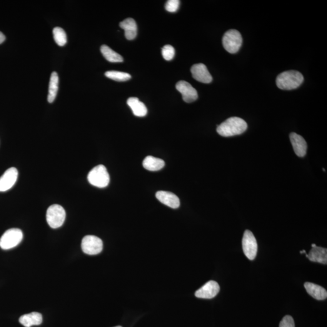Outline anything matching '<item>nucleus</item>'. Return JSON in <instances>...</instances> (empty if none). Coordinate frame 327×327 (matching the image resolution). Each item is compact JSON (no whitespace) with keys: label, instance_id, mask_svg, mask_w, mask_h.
Listing matches in <instances>:
<instances>
[{"label":"nucleus","instance_id":"obj_1","mask_svg":"<svg viewBox=\"0 0 327 327\" xmlns=\"http://www.w3.org/2000/svg\"><path fill=\"white\" fill-rule=\"evenodd\" d=\"M247 129V124L244 119L238 117H231L219 125L216 131L222 136L230 137L243 134Z\"/></svg>","mask_w":327,"mask_h":327},{"label":"nucleus","instance_id":"obj_2","mask_svg":"<svg viewBox=\"0 0 327 327\" xmlns=\"http://www.w3.org/2000/svg\"><path fill=\"white\" fill-rule=\"evenodd\" d=\"M303 81L304 77L300 72L288 71L283 72L277 77L276 83L278 88L290 91L298 88Z\"/></svg>","mask_w":327,"mask_h":327},{"label":"nucleus","instance_id":"obj_3","mask_svg":"<svg viewBox=\"0 0 327 327\" xmlns=\"http://www.w3.org/2000/svg\"><path fill=\"white\" fill-rule=\"evenodd\" d=\"M87 179L92 186L104 188L110 183V176L106 167L103 165H98L89 172Z\"/></svg>","mask_w":327,"mask_h":327},{"label":"nucleus","instance_id":"obj_4","mask_svg":"<svg viewBox=\"0 0 327 327\" xmlns=\"http://www.w3.org/2000/svg\"><path fill=\"white\" fill-rule=\"evenodd\" d=\"M66 211L58 204H54L47 209L46 220L52 229H58L64 224L66 219Z\"/></svg>","mask_w":327,"mask_h":327},{"label":"nucleus","instance_id":"obj_5","mask_svg":"<svg viewBox=\"0 0 327 327\" xmlns=\"http://www.w3.org/2000/svg\"><path fill=\"white\" fill-rule=\"evenodd\" d=\"M243 44V38L239 32L231 29L224 35L223 44L224 49L229 53L235 54L239 51Z\"/></svg>","mask_w":327,"mask_h":327},{"label":"nucleus","instance_id":"obj_6","mask_svg":"<svg viewBox=\"0 0 327 327\" xmlns=\"http://www.w3.org/2000/svg\"><path fill=\"white\" fill-rule=\"evenodd\" d=\"M23 233L19 229L7 230L0 238V247L3 250L14 248L21 243Z\"/></svg>","mask_w":327,"mask_h":327},{"label":"nucleus","instance_id":"obj_7","mask_svg":"<svg viewBox=\"0 0 327 327\" xmlns=\"http://www.w3.org/2000/svg\"><path fill=\"white\" fill-rule=\"evenodd\" d=\"M103 248V243L100 238L93 235H87L82 239L81 249L84 253L89 255H96L100 253Z\"/></svg>","mask_w":327,"mask_h":327},{"label":"nucleus","instance_id":"obj_8","mask_svg":"<svg viewBox=\"0 0 327 327\" xmlns=\"http://www.w3.org/2000/svg\"><path fill=\"white\" fill-rule=\"evenodd\" d=\"M243 249L244 254L249 260L253 261L255 259L258 252V244L254 234L251 231L244 232L243 242Z\"/></svg>","mask_w":327,"mask_h":327},{"label":"nucleus","instance_id":"obj_9","mask_svg":"<svg viewBox=\"0 0 327 327\" xmlns=\"http://www.w3.org/2000/svg\"><path fill=\"white\" fill-rule=\"evenodd\" d=\"M19 172L15 167L7 169L0 177V192H4L11 189L18 179Z\"/></svg>","mask_w":327,"mask_h":327},{"label":"nucleus","instance_id":"obj_10","mask_svg":"<svg viewBox=\"0 0 327 327\" xmlns=\"http://www.w3.org/2000/svg\"><path fill=\"white\" fill-rule=\"evenodd\" d=\"M176 88L181 94L183 100L187 103L196 101L198 98L196 90L188 82L180 81L177 82Z\"/></svg>","mask_w":327,"mask_h":327},{"label":"nucleus","instance_id":"obj_11","mask_svg":"<svg viewBox=\"0 0 327 327\" xmlns=\"http://www.w3.org/2000/svg\"><path fill=\"white\" fill-rule=\"evenodd\" d=\"M220 290L218 283L210 281L195 292V296L201 299H212L218 294Z\"/></svg>","mask_w":327,"mask_h":327},{"label":"nucleus","instance_id":"obj_12","mask_svg":"<svg viewBox=\"0 0 327 327\" xmlns=\"http://www.w3.org/2000/svg\"><path fill=\"white\" fill-rule=\"evenodd\" d=\"M192 77L194 79L205 84L211 83L212 81L211 74L204 64H194L191 68Z\"/></svg>","mask_w":327,"mask_h":327},{"label":"nucleus","instance_id":"obj_13","mask_svg":"<svg viewBox=\"0 0 327 327\" xmlns=\"http://www.w3.org/2000/svg\"><path fill=\"white\" fill-rule=\"evenodd\" d=\"M156 197L161 203L171 208L177 209L180 206L178 197L172 192L159 191L156 192Z\"/></svg>","mask_w":327,"mask_h":327},{"label":"nucleus","instance_id":"obj_14","mask_svg":"<svg viewBox=\"0 0 327 327\" xmlns=\"http://www.w3.org/2000/svg\"><path fill=\"white\" fill-rule=\"evenodd\" d=\"M289 139L296 155L299 157L306 156L307 144L303 137L296 133H291L289 135Z\"/></svg>","mask_w":327,"mask_h":327},{"label":"nucleus","instance_id":"obj_15","mask_svg":"<svg viewBox=\"0 0 327 327\" xmlns=\"http://www.w3.org/2000/svg\"><path fill=\"white\" fill-rule=\"evenodd\" d=\"M306 257L311 262L326 265L327 264V249L318 246L313 247L309 253L306 254Z\"/></svg>","mask_w":327,"mask_h":327},{"label":"nucleus","instance_id":"obj_16","mask_svg":"<svg viewBox=\"0 0 327 327\" xmlns=\"http://www.w3.org/2000/svg\"><path fill=\"white\" fill-rule=\"evenodd\" d=\"M307 293L318 301L325 300L327 298V291L323 287L311 283L304 284Z\"/></svg>","mask_w":327,"mask_h":327},{"label":"nucleus","instance_id":"obj_17","mask_svg":"<svg viewBox=\"0 0 327 327\" xmlns=\"http://www.w3.org/2000/svg\"><path fill=\"white\" fill-rule=\"evenodd\" d=\"M121 28L124 30V34L128 40H133L137 36V25L133 19H125L119 23Z\"/></svg>","mask_w":327,"mask_h":327},{"label":"nucleus","instance_id":"obj_18","mask_svg":"<svg viewBox=\"0 0 327 327\" xmlns=\"http://www.w3.org/2000/svg\"><path fill=\"white\" fill-rule=\"evenodd\" d=\"M19 322L25 327L39 326L42 323V314L37 312H32L29 314H24L19 318Z\"/></svg>","mask_w":327,"mask_h":327},{"label":"nucleus","instance_id":"obj_19","mask_svg":"<svg viewBox=\"0 0 327 327\" xmlns=\"http://www.w3.org/2000/svg\"><path fill=\"white\" fill-rule=\"evenodd\" d=\"M127 103L131 107L135 115L139 117H143L146 115L147 113V107L143 102L139 100L138 98H135V97H131V98L127 99Z\"/></svg>","mask_w":327,"mask_h":327},{"label":"nucleus","instance_id":"obj_20","mask_svg":"<svg viewBox=\"0 0 327 327\" xmlns=\"http://www.w3.org/2000/svg\"><path fill=\"white\" fill-rule=\"evenodd\" d=\"M143 165L144 168L147 171L156 172L163 168L165 166V162L160 158L148 156L144 159Z\"/></svg>","mask_w":327,"mask_h":327},{"label":"nucleus","instance_id":"obj_21","mask_svg":"<svg viewBox=\"0 0 327 327\" xmlns=\"http://www.w3.org/2000/svg\"><path fill=\"white\" fill-rule=\"evenodd\" d=\"M59 78L58 74L54 72L51 74L50 79L49 94L47 96V101L49 103H52L56 99L58 91Z\"/></svg>","mask_w":327,"mask_h":327},{"label":"nucleus","instance_id":"obj_22","mask_svg":"<svg viewBox=\"0 0 327 327\" xmlns=\"http://www.w3.org/2000/svg\"><path fill=\"white\" fill-rule=\"evenodd\" d=\"M101 52L102 56L107 61L111 62H121L123 61V57L116 53L106 45H102L101 47Z\"/></svg>","mask_w":327,"mask_h":327},{"label":"nucleus","instance_id":"obj_23","mask_svg":"<svg viewBox=\"0 0 327 327\" xmlns=\"http://www.w3.org/2000/svg\"><path fill=\"white\" fill-rule=\"evenodd\" d=\"M105 76L114 81H126L131 78V75L118 71H107L105 73Z\"/></svg>","mask_w":327,"mask_h":327},{"label":"nucleus","instance_id":"obj_24","mask_svg":"<svg viewBox=\"0 0 327 327\" xmlns=\"http://www.w3.org/2000/svg\"><path fill=\"white\" fill-rule=\"evenodd\" d=\"M54 38L59 46H64L67 43L66 32L61 27H56L53 30Z\"/></svg>","mask_w":327,"mask_h":327},{"label":"nucleus","instance_id":"obj_25","mask_svg":"<svg viewBox=\"0 0 327 327\" xmlns=\"http://www.w3.org/2000/svg\"><path fill=\"white\" fill-rule=\"evenodd\" d=\"M174 49L171 45H166L162 49V55H163V58L167 61H171L174 58Z\"/></svg>","mask_w":327,"mask_h":327},{"label":"nucleus","instance_id":"obj_26","mask_svg":"<svg viewBox=\"0 0 327 327\" xmlns=\"http://www.w3.org/2000/svg\"><path fill=\"white\" fill-rule=\"evenodd\" d=\"M180 1L179 0H169L165 6L166 11L169 12H176L179 9Z\"/></svg>","mask_w":327,"mask_h":327},{"label":"nucleus","instance_id":"obj_27","mask_svg":"<svg viewBox=\"0 0 327 327\" xmlns=\"http://www.w3.org/2000/svg\"><path fill=\"white\" fill-rule=\"evenodd\" d=\"M279 327H295L293 318L291 316H286L279 324Z\"/></svg>","mask_w":327,"mask_h":327},{"label":"nucleus","instance_id":"obj_28","mask_svg":"<svg viewBox=\"0 0 327 327\" xmlns=\"http://www.w3.org/2000/svg\"><path fill=\"white\" fill-rule=\"evenodd\" d=\"M5 39H6V37H5L4 35L1 32H0V44L2 43L5 41Z\"/></svg>","mask_w":327,"mask_h":327},{"label":"nucleus","instance_id":"obj_29","mask_svg":"<svg viewBox=\"0 0 327 327\" xmlns=\"http://www.w3.org/2000/svg\"><path fill=\"white\" fill-rule=\"evenodd\" d=\"M300 253L301 254H303V253H306V250L301 251Z\"/></svg>","mask_w":327,"mask_h":327},{"label":"nucleus","instance_id":"obj_30","mask_svg":"<svg viewBox=\"0 0 327 327\" xmlns=\"http://www.w3.org/2000/svg\"><path fill=\"white\" fill-rule=\"evenodd\" d=\"M316 246H317L316 245V244H312V245H311L312 248H313V247H316Z\"/></svg>","mask_w":327,"mask_h":327},{"label":"nucleus","instance_id":"obj_31","mask_svg":"<svg viewBox=\"0 0 327 327\" xmlns=\"http://www.w3.org/2000/svg\"><path fill=\"white\" fill-rule=\"evenodd\" d=\"M122 327L121 326H116V327Z\"/></svg>","mask_w":327,"mask_h":327}]
</instances>
